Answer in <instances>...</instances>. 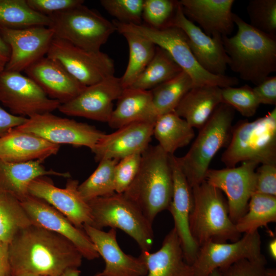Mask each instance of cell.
<instances>
[{
	"label": "cell",
	"mask_w": 276,
	"mask_h": 276,
	"mask_svg": "<svg viewBox=\"0 0 276 276\" xmlns=\"http://www.w3.org/2000/svg\"><path fill=\"white\" fill-rule=\"evenodd\" d=\"M49 16L31 9L26 0H0V28L22 29L35 26L50 27Z\"/></svg>",
	"instance_id": "1f68e13d"
},
{
	"label": "cell",
	"mask_w": 276,
	"mask_h": 276,
	"mask_svg": "<svg viewBox=\"0 0 276 276\" xmlns=\"http://www.w3.org/2000/svg\"><path fill=\"white\" fill-rule=\"evenodd\" d=\"M10 275L61 276L78 268L82 256L64 237L34 224L18 232L9 244Z\"/></svg>",
	"instance_id": "6da1fadb"
},
{
	"label": "cell",
	"mask_w": 276,
	"mask_h": 276,
	"mask_svg": "<svg viewBox=\"0 0 276 276\" xmlns=\"http://www.w3.org/2000/svg\"><path fill=\"white\" fill-rule=\"evenodd\" d=\"M11 53L9 45L3 40L0 35V54L9 59Z\"/></svg>",
	"instance_id": "681fc988"
},
{
	"label": "cell",
	"mask_w": 276,
	"mask_h": 276,
	"mask_svg": "<svg viewBox=\"0 0 276 276\" xmlns=\"http://www.w3.org/2000/svg\"><path fill=\"white\" fill-rule=\"evenodd\" d=\"M144 0H101L100 4L119 22L141 25Z\"/></svg>",
	"instance_id": "60d3db41"
},
{
	"label": "cell",
	"mask_w": 276,
	"mask_h": 276,
	"mask_svg": "<svg viewBox=\"0 0 276 276\" xmlns=\"http://www.w3.org/2000/svg\"><path fill=\"white\" fill-rule=\"evenodd\" d=\"M142 154L125 157L117 164L114 172L115 191L123 193L130 185L139 170Z\"/></svg>",
	"instance_id": "b9f144b4"
},
{
	"label": "cell",
	"mask_w": 276,
	"mask_h": 276,
	"mask_svg": "<svg viewBox=\"0 0 276 276\" xmlns=\"http://www.w3.org/2000/svg\"><path fill=\"white\" fill-rule=\"evenodd\" d=\"M83 229L105 262L103 270L94 276H145L147 273L145 262L140 256L135 257L125 254L117 240V232H108L84 224Z\"/></svg>",
	"instance_id": "44dd1931"
},
{
	"label": "cell",
	"mask_w": 276,
	"mask_h": 276,
	"mask_svg": "<svg viewBox=\"0 0 276 276\" xmlns=\"http://www.w3.org/2000/svg\"><path fill=\"white\" fill-rule=\"evenodd\" d=\"M269 253L273 260L276 259V240L270 241L268 245Z\"/></svg>",
	"instance_id": "f907efd6"
},
{
	"label": "cell",
	"mask_w": 276,
	"mask_h": 276,
	"mask_svg": "<svg viewBox=\"0 0 276 276\" xmlns=\"http://www.w3.org/2000/svg\"><path fill=\"white\" fill-rule=\"evenodd\" d=\"M0 276H10L9 244L0 241Z\"/></svg>",
	"instance_id": "c3c4849f"
},
{
	"label": "cell",
	"mask_w": 276,
	"mask_h": 276,
	"mask_svg": "<svg viewBox=\"0 0 276 276\" xmlns=\"http://www.w3.org/2000/svg\"><path fill=\"white\" fill-rule=\"evenodd\" d=\"M8 60V58L0 54V71L4 70Z\"/></svg>",
	"instance_id": "f5cc1de1"
},
{
	"label": "cell",
	"mask_w": 276,
	"mask_h": 276,
	"mask_svg": "<svg viewBox=\"0 0 276 276\" xmlns=\"http://www.w3.org/2000/svg\"><path fill=\"white\" fill-rule=\"evenodd\" d=\"M194 86L192 79L184 71L150 91L157 117L174 111L184 96Z\"/></svg>",
	"instance_id": "e575fe53"
},
{
	"label": "cell",
	"mask_w": 276,
	"mask_h": 276,
	"mask_svg": "<svg viewBox=\"0 0 276 276\" xmlns=\"http://www.w3.org/2000/svg\"><path fill=\"white\" fill-rule=\"evenodd\" d=\"M262 241L258 231L244 234L230 243L208 242L199 248L192 265L193 276H208L213 271L229 266L243 259L256 260L265 257L261 252Z\"/></svg>",
	"instance_id": "4fadbf2b"
},
{
	"label": "cell",
	"mask_w": 276,
	"mask_h": 276,
	"mask_svg": "<svg viewBox=\"0 0 276 276\" xmlns=\"http://www.w3.org/2000/svg\"><path fill=\"white\" fill-rule=\"evenodd\" d=\"M208 276H221V275L218 269H216L213 271Z\"/></svg>",
	"instance_id": "11a10c76"
},
{
	"label": "cell",
	"mask_w": 276,
	"mask_h": 276,
	"mask_svg": "<svg viewBox=\"0 0 276 276\" xmlns=\"http://www.w3.org/2000/svg\"><path fill=\"white\" fill-rule=\"evenodd\" d=\"M155 122H137L105 134L90 149L97 162L103 159L118 160L128 156L142 154L149 146Z\"/></svg>",
	"instance_id": "7402d4cb"
},
{
	"label": "cell",
	"mask_w": 276,
	"mask_h": 276,
	"mask_svg": "<svg viewBox=\"0 0 276 276\" xmlns=\"http://www.w3.org/2000/svg\"><path fill=\"white\" fill-rule=\"evenodd\" d=\"M266 264L265 258L256 260L243 259L218 270L221 276H266Z\"/></svg>",
	"instance_id": "7bdbcfd3"
},
{
	"label": "cell",
	"mask_w": 276,
	"mask_h": 276,
	"mask_svg": "<svg viewBox=\"0 0 276 276\" xmlns=\"http://www.w3.org/2000/svg\"><path fill=\"white\" fill-rule=\"evenodd\" d=\"M236 34L222 36L228 66L241 79L257 85L276 71V36L265 34L233 13Z\"/></svg>",
	"instance_id": "7a4b0ae2"
},
{
	"label": "cell",
	"mask_w": 276,
	"mask_h": 276,
	"mask_svg": "<svg viewBox=\"0 0 276 276\" xmlns=\"http://www.w3.org/2000/svg\"><path fill=\"white\" fill-rule=\"evenodd\" d=\"M222 103L220 87L195 86L184 96L174 111L193 128L200 129Z\"/></svg>",
	"instance_id": "f1b7e54d"
},
{
	"label": "cell",
	"mask_w": 276,
	"mask_h": 276,
	"mask_svg": "<svg viewBox=\"0 0 276 276\" xmlns=\"http://www.w3.org/2000/svg\"><path fill=\"white\" fill-rule=\"evenodd\" d=\"M80 274L78 268H70L64 271L61 276H79Z\"/></svg>",
	"instance_id": "816d5d0a"
},
{
	"label": "cell",
	"mask_w": 276,
	"mask_h": 276,
	"mask_svg": "<svg viewBox=\"0 0 276 276\" xmlns=\"http://www.w3.org/2000/svg\"><path fill=\"white\" fill-rule=\"evenodd\" d=\"M234 0H181L186 17L196 22L207 35L228 36L234 28L232 8Z\"/></svg>",
	"instance_id": "cb8c5ba5"
},
{
	"label": "cell",
	"mask_w": 276,
	"mask_h": 276,
	"mask_svg": "<svg viewBox=\"0 0 276 276\" xmlns=\"http://www.w3.org/2000/svg\"><path fill=\"white\" fill-rule=\"evenodd\" d=\"M171 26L177 27L185 32L193 55L204 70L213 75H225L229 59L221 36L211 37L205 34L186 17L179 3Z\"/></svg>",
	"instance_id": "d6986e66"
},
{
	"label": "cell",
	"mask_w": 276,
	"mask_h": 276,
	"mask_svg": "<svg viewBox=\"0 0 276 276\" xmlns=\"http://www.w3.org/2000/svg\"><path fill=\"white\" fill-rule=\"evenodd\" d=\"M129 47V59L121 79L124 89L130 87L153 57L156 45L148 39L134 33L124 32Z\"/></svg>",
	"instance_id": "836d02e7"
},
{
	"label": "cell",
	"mask_w": 276,
	"mask_h": 276,
	"mask_svg": "<svg viewBox=\"0 0 276 276\" xmlns=\"http://www.w3.org/2000/svg\"><path fill=\"white\" fill-rule=\"evenodd\" d=\"M253 90L260 104L275 105L276 76H268Z\"/></svg>",
	"instance_id": "bcb514c9"
},
{
	"label": "cell",
	"mask_w": 276,
	"mask_h": 276,
	"mask_svg": "<svg viewBox=\"0 0 276 276\" xmlns=\"http://www.w3.org/2000/svg\"><path fill=\"white\" fill-rule=\"evenodd\" d=\"M221 97L223 103L229 105L245 117L254 116L260 104L253 88L248 85L222 88Z\"/></svg>",
	"instance_id": "ab89813d"
},
{
	"label": "cell",
	"mask_w": 276,
	"mask_h": 276,
	"mask_svg": "<svg viewBox=\"0 0 276 276\" xmlns=\"http://www.w3.org/2000/svg\"><path fill=\"white\" fill-rule=\"evenodd\" d=\"M15 128L54 144L84 146L90 149L105 134L92 125L58 117L51 112L29 118L23 124Z\"/></svg>",
	"instance_id": "8fae6325"
},
{
	"label": "cell",
	"mask_w": 276,
	"mask_h": 276,
	"mask_svg": "<svg viewBox=\"0 0 276 276\" xmlns=\"http://www.w3.org/2000/svg\"><path fill=\"white\" fill-rule=\"evenodd\" d=\"M192 190L193 206L189 227L199 247L208 242L227 243L239 240L242 234L229 217L222 192L205 180Z\"/></svg>",
	"instance_id": "277c9868"
},
{
	"label": "cell",
	"mask_w": 276,
	"mask_h": 276,
	"mask_svg": "<svg viewBox=\"0 0 276 276\" xmlns=\"http://www.w3.org/2000/svg\"><path fill=\"white\" fill-rule=\"evenodd\" d=\"M76 179L68 178L64 188L55 186L45 176L38 177L29 185V194L42 199L63 214L76 227L91 225L93 217L88 203L80 195Z\"/></svg>",
	"instance_id": "9a60e30c"
},
{
	"label": "cell",
	"mask_w": 276,
	"mask_h": 276,
	"mask_svg": "<svg viewBox=\"0 0 276 276\" xmlns=\"http://www.w3.org/2000/svg\"><path fill=\"white\" fill-rule=\"evenodd\" d=\"M119 160H100L94 172L82 183L79 185L78 191L87 202L98 197H105L116 193L114 172Z\"/></svg>",
	"instance_id": "8d00e7d4"
},
{
	"label": "cell",
	"mask_w": 276,
	"mask_h": 276,
	"mask_svg": "<svg viewBox=\"0 0 276 276\" xmlns=\"http://www.w3.org/2000/svg\"><path fill=\"white\" fill-rule=\"evenodd\" d=\"M235 109L225 103L215 109L188 152L176 159L192 188L201 183L211 160L218 151L229 143L232 134Z\"/></svg>",
	"instance_id": "8992f818"
},
{
	"label": "cell",
	"mask_w": 276,
	"mask_h": 276,
	"mask_svg": "<svg viewBox=\"0 0 276 276\" xmlns=\"http://www.w3.org/2000/svg\"><path fill=\"white\" fill-rule=\"evenodd\" d=\"M0 35L11 50L4 70L20 73L47 55L54 32L45 26L22 29L0 28Z\"/></svg>",
	"instance_id": "e0dca14e"
},
{
	"label": "cell",
	"mask_w": 276,
	"mask_h": 276,
	"mask_svg": "<svg viewBox=\"0 0 276 276\" xmlns=\"http://www.w3.org/2000/svg\"><path fill=\"white\" fill-rule=\"evenodd\" d=\"M221 161L226 168L240 162L276 165V109L252 122L242 121L234 129Z\"/></svg>",
	"instance_id": "52a82bcc"
},
{
	"label": "cell",
	"mask_w": 276,
	"mask_h": 276,
	"mask_svg": "<svg viewBox=\"0 0 276 276\" xmlns=\"http://www.w3.org/2000/svg\"><path fill=\"white\" fill-rule=\"evenodd\" d=\"M49 16L54 37L91 52L101 51V46L117 31L112 22L83 4Z\"/></svg>",
	"instance_id": "9c48e42d"
},
{
	"label": "cell",
	"mask_w": 276,
	"mask_h": 276,
	"mask_svg": "<svg viewBox=\"0 0 276 276\" xmlns=\"http://www.w3.org/2000/svg\"><path fill=\"white\" fill-rule=\"evenodd\" d=\"M256 174L255 192L276 196V165L262 164Z\"/></svg>",
	"instance_id": "f6af8a7d"
},
{
	"label": "cell",
	"mask_w": 276,
	"mask_h": 276,
	"mask_svg": "<svg viewBox=\"0 0 276 276\" xmlns=\"http://www.w3.org/2000/svg\"><path fill=\"white\" fill-rule=\"evenodd\" d=\"M246 9L249 25L265 34L276 36L275 0H251Z\"/></svg>",
	"instance_id": "74e56055"
},
{
	"label": "cell",
	"mask_w": 276,
	"mask_h": 276,
	"mask_svg": "<svg viewBox=\"0 0 276 276\" xmlns=\"http://www.w3.org/2000/svg\"><path fill=\"white\" fill-rule=\"evenodd\" d=\"M10 276H39L32 274L29 273H23V274H18L16 275H10Z\"/></svg>",
	"instance_id": "9f6ffc18"
},
{
	"label": "cell",
	"mask_w": 276,
	"mask_h": 276,
	"mask_svg": "<svg viewBox=\"0 0 276 276\" xmlns=\"http://www.w3.org/2000/svg\"><path fill=\"white\" fill-rule=\"evenodd\" d=\"M182 71L170 55L156 46L154 55L145 70L129 88L151 90Z\"/></svg>",
	"instance_id": "4dcf8cb0"
},
{
	"label": "cell",
	"mask_w": 276,
	"mask_h": 276,
	"mask_svg": "<svg viewBox=\"0 0 276 276\" xmlns=\"http://www.w3.org/2000/svg\"><path fill=\"white\" fill-rule=\"evenodd\" d=\"M172 194L169 154L159 145L149 146L142 153L137 174L123 194L153 223L158 213L168 210Z\"/></svg>",
	"instance_id": "3957f363"
},
{
	"label": "cell",
	"mask_w": 276,
	"mask_h": 276,
	"mask_svg": "<svg viewBox=\"0 0 276 276\" xmlns=\"http://www.w3.org/2000/svg\"><path fill=\"white\" fill-rule=\"evenodd\" d=\"M179 2L173 0H144L142 19L155 29L171 26Z\"/></svg>",
	"instance_id": "f35d334b"
},
{
	"label": "cell",
	"mask_w": 276,
	"mask_h": 276,
	"mask_svg": "<svg viewBox=\"0 0 276 276\" xmlns=\"http://www.w3.org/2000/svg\"><path fill=\"white\" fill-rule=\"evenodd\" d=\"M59 148L60 145L15 128L0 137V159L9 162L44 161Z\"/></svg>",
	"instance_id": "d4e9b609"
},
{
	"label": "cell",
	"mask_w": 276,
	"mask_h": 276,
	"mask_svg": "<svg viewBox=\"0 0 276 276\" xmlns=\"http://www.w3.org/2000/svg\"><path fill=\"white\" fill-rule=\"evenodd\" d=\"M169 160L172 173L173 194L168 210L173 217L174 228L180 239L185 260L192 265L199 248L189 227V216L193 206L192 190L177 163L176 156L169 154Z\"/></svg>",
	"instance_id": "ffe728a7"
},
{
	"label": "cell",
	"mask_w": 276,
	"mask_h": 276,
	"mask_svg": "<svg viewBox=\"0 0 276 276\" xmlns=\"http://www.w3.org/2000/svg\"><path fill=\"white\" fill-rule=\"evenodd\" d=\"M108 124L115 129L137 122H155L157 115L150 90L124 89Z\"/></svg>",
	"instance_id": "83f0119b"
},
{
	"label": "cell",
	"mask_w": 276,
	"mask_h": 276,
	"mask_svg": "<svg viewBox=\"0 0 276 276\" xmlns=\"http://www.w3.org/2000/svg\"><path fill=\"white\" fill-rule=\"evenodd\" d=\"M24 72L50 98L61 104L74 99L86 87L58 61L47 56L41 58Z\"/></svg>",
	"instance_id": "603a6c76"
},
{
	"label": "cell",
	"mask_w": 276,
	"mask_h": 276,
	"mask_svg": "<svg viewBox=\"0 0 276 276\" xmlns=\"http://www.w3.org/2000/svg\"><path fill=\"white\" fill-rule=\"evenodd\" d=\"M40 160L14 163L0 159V190L13 195L21 201L29 193L28 187L35 179L53 175L69 178L68 172L47 169Z\"/></svg>",
	"instance_id": "4316f807"
},
{
	"label": "cell",
	"mask_w": 276,
	"mask_h": 276,
	"mask_svg": "<svg viewBox=\"0 0 276 276\" xmlns=\"http://www.w3.org/2000/svg\"><path fill=\"white\" fill-rule=\"evenodd\" d=\"M47 56L58 61L85 86L114 75V61L107 54L87 51L58 38L54 37Z\"/></svg>",
	"instance_id": "7c38bea8"
},
{
	"label": "cell",
	"mask_w": 276,
	"mask_h": 276,
	"mask_svg": "<svg viewBox=\"0 0 276 276\" xmlns=\"http://www.w3.org/2000/svg\"><path fill=\"white\" fill-rule=\"evenodd\" d=\"M0 102L11 113L27 118L52 112L61 104L27 76L6 70L0 71Z\"/></svg>",
	"instance_id": "30bf717a"
},
{
	"label": "cell",
	"mask_w": 276,
	"mask_h": 276,
	"mask_svg": "<svg viewBox=\"0 0 276 276\" xmlns=\"http://www.w3.org/2000/svg\"><path fill=\"white\" fill-rule=\"evenodd\" d=\"M123 90L120 78L111 76L86 86L74 99L61 104L58 109L67 116L108 123L113 110V102Z\"/></svg>",
	"instance_id": "2e32d148"
},
{
	"label": "cell",
	"mask_w": 276,
	"mask_h": 276,
	"mask_svg": "<svg viewBox=\"0 0 276 276\" xmlns=\"http://www.w3.org/2000/svg\"><path fill=\"white\" fill-rule=\"evenodd\" d=\"M258 165L247 161L239 167L209 169L206 173L205 180L225 194L229 217L235 224L246 212L249 199L255 192Z\"/></svg>",
	"instance_id": "5bb4252c"
},
{
	"label": "cell",
	"mask_w": 276,
	"mask_h": 276,
	"mask_svg": "<svg viewBox=\"0 0 276 276\" xmlns=\"http://www.w3.org/2000/svg\"><path fill=\"white\" fill-rule=\"evenodd\" d=\"M32 224L20 201L0 190V241L9 244L18 232Z\"/></svg>",
	"instance_id": "d590c367"
},
{
	"label": "cell",
	"mask_w": 276,
	"mask_h": 276,
	"mask_svg": "<svg viewBox=\"0 0 276 276\" xmlns=\"http://www.w3.org/2000/svg\"><path fill=\"white\" fill-rule=\"evenodd\" d=\"M266 276H276V270L273 268H266L265 270Z\"/></svg>",
	"instance_id": "db71d44e"
},
{
	"label": "cell",
	"mask_w": 276,
	"mask_h": 276,
	"mask_svg": "<svg viewBox=\"0 0 276 276\" xmlns=\"http://www.w3.org/2000/svg\"><path fill=\"white\" fill-rule=\"evenodd\" d=\"M20 202L33 224L66 238L76 247L83 258L92 260L100 257L84 230L76 227L49 203L31 195Z\"/></svg>",
	"instance_id": "ac0fdd59"
},
{
	"label": "cell",
	"mask_w": 276,
	"mask_h": 276,
	"mask_svg": "<svg viewBox=\"0 0 276 276\" xmlns=\"http://www.w3.org/2000/svg\"><path fill=\"white\" fill-rule=\"evenodd\" d=\"M93 223L91 226L118 228L137 243L141 251H150L154 234L151 223L142 211L123 193L96 198L88 202Z\"/></svg>",
	"instance_id": "ba28073f"
},
{
	"label": "cell",
	"mask_w": 276,
	"mask_h": 276,
	"mask_svg": "<svg viewBox=\"0 0 276 276\" xmlns=\"http://www.w3.org/2000/svg\"><path fill=\"white\" fill-rule=\"evenodd\" d=\"M146 263L145 276H193L192 266L185 258L181 242L173 227L164 238L161 247L154 252L141 251Z\"/></svg>",
	"instance_id": "484cf974"
},
{
	"label": "cell",
	"mask_w": 276,
	"mask_h": 276,
	"mask_svg": "<svg viewBox=\"0 0 276 276\" xmlns=\"http://www.w3.org/2000/svg\"><path fill=\"white\" fill-rule=\"evenodd\" d=\"M153 135L159 146L168 154L187 146L195 136L193 128L172 111L158 116L155 121Z\"/></svg>",
	"instance_id": "f546056e"
},
{
	"label": "cell",
	"mask_w": 276,
	"mask_h": 276,
	"mask_svg": "<svg viewBox=\"0 0 276 276\" xmlns=\"http://www.w3.org/2000/svg\"><path fill=\"white\" fill-rule=\"evenodd\" d=\"M117 31L120 34L130 32L151 41L166 50L183 71L192 80L194 86L215 85L220 88L234 86L238 79L226 75H215L204 70L193 55L185 32L175 26L155 29L146 25L128 24L114 21Z\"/></svg>",
	"instance_id": "5b68a950"
},
{
	"label": "cell",
	"mask_w": 276,
	"mask_h": 276,
	"mask_svg": "<svg viewBox=\"0 0 276 276\" xmlns=\"http://www.w3.org/2000/svg\"><path fill=\"white\" fill-rule=\"evenodd\" d=\"M27 118L14 115L0 107V137L23 124Z\"/></svg>",
	"instance_id": "7dc6e473"
},
{
	"label": "cell",
	"mask_w": 276,
	"mask_h": 276,
	"mask_svg": "<svg viewBox=\"0 0 276 276\" xmlns=\"http://www.w3.org/2000/svg\"><path fill=\"white\" fill-rule=\"evenodd\" d=\"M276 221V196L255 192L251 196L246 212L235 223L240 234L258 231L260 227Z\"/></svg>",
	"instance_id": "d6a6232c"
},
{
	"label": "cell",
	"mask_w": 276,
	"mask_h": 276,
	"mask_svg": "<svg viewBox=\"0 0 276 276\" xmlns=\"http://www.w3.org/2000/svg\"><path fill=\"white\" fill-rule=\"evenodd\" d=\"M35 11L50 16L51 14L83 4V0H26Z\"/></svg>",
	"instance_id": "ee69618b"
}]
</instances>
